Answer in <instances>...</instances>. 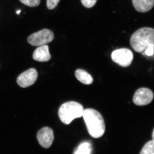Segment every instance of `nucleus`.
<instances>
[{"label":"nucleus","mask_w":154,"mask_h":154,"mask_svg":"<svg viewBox=\"0 0 154 154\" xmlns=\"http://www.w3.org/2000/svg\"><path fill=\"white\" fill-rule=\"evenodd\" d=\"M33 57L34 60L39 62H47L51 58L48 46L47 45L40 46L36 48L33 53Z\"/></svg>","instance_id":"9"},{"label":"nucleus","mask_w":154,"mask_h":154,"mask_svg":"<svg viewBox=\"0 0 154 154\" xmlns=\"http://www.w3.org/2000/svg\"><path fill=\"white\" fill-rule=\"evenodd\" d=\"M130 42L136 52H144L150 45H154V29L144 27L138 29L131 35Z\"/></svg>","instance_id":"2"},{"label":"nucleus","mask_w":154,"mask_h":154,"mask_svg":"<svg viewBox=\"0 0 154 154\" xmlns=\"http://www.w3.org/2000/svg\"><path fill=\"white\" fill-rule=\"evenodd\" d=\"M60 0H47V7L49 10L55 8Z\"/></svg>","instance_id":"16"},{"label":"nucleus","mask_w":154,"mask_h":154,"mask_svg":"<svg viewBox=\"0 0 154 154\" xmlns=\"http://www.w3.org/2000/svg\"><path fill=\"white\" fill-rule=\"evenodd\" d=\"M37 77L38 73L36 70L30 69L19 75L17 79V84L21 88H28L36 82Z\"/></svg>","instance_id":"7"},{"label":"nucleus","mask_w":154,"mask_h":154,"mask_svg":"<svg viewBox=\"0 0 154 154\" xmlns=\"http://www.w3.org/2000/svg\"><path fill=\"white\" fill-rule=\"evenodd\" d=\"M84 109L82 105L74 101L66 102L60 107L58 115L64 124H69L75 119L82 116Z\"/></svg>","instance_id":"3"},{"label":"nucleus","mask_w":154,"mask_h":154,"mask_svg":"<svg viewBox=\"0 0 154 154\" xmlns=\"http://www.w3.org/2000/svg\"><path fill=\"white\" fill-rule=\"evenodd\" d=\"M37 139L40 145L45 149L49 148L54 140L53 131L50 128L45 127L38 131Z\"/></svg>","instance_id":"8"},{"label":"nucleus","mask_w":154,"mask_h":154,"mask_svg":"<svg viewBox=\"0 0 154 154\" xmlns=\"http://www.w3.org/2000/svg\"><path fill=\"white\" fill-rule=\"evenodd\" d=\"M82 116L89 134L94 138L101 137L105 133L104 119L97 110L91 108L84 110Z\"/></svg>","instance_id":"1"},{"label":"nucleus","mask_w":154,"mask_h":154,"mask_svg":"<svg viewBox=\"0 0 154 154\" xmlns=\"http://www.w3.org/2000/svg\"><path fill=\"white\" fill-rule=\"evenodd\" d=\"M140 154H154V140H152L146 143Z\"/></svg>","instance_id":"13"},{"label":"nucleus","mask_w":154,"mask_h":154,"mask_svg":"<svg viewBox=\"0 0 154 154\" xmlns=\"http://www.w3.org/2000/svg\"><path fill=\"white\" fill-rule=\"evenodd\" d=\"M132 4L138 12L143 13L150 11L154 6V0H132Z\"/></svg>","instance_id":"10"},{"label":"nucleus","mask_w":154,"mask_h":154,"mask_svg":"<svg viewBox=\"0 0 154 154\" xmlns=\"http://www.w3.org/2000/svg\"><path fill=\"white\" fill-rule=\"evenodd\" d=\"M145 54L148 56L153 55L154 53V45H151L144 51Z\"/></svg>","instance_id":"17"},{"label":"nucleus","mask_w":154,"mask_h":154,"mask_svg":"<svg viewBox=\"0 0 154 154\" xmlns=\"http://www.w3.org/2000/svg\"><path fill=\"white\" fill-rule=\"evenodd\" d=\"M152 140H154V128L152 134Z\"/></svg>","instance_id":"18"},{"label":"nucleus","mask_w":154,"mask_h":154,"mask_svg":"<svg viewBox=\"0 0 154 154\" xmlns=\"http://www.w3.org/2000/svg\"><path fill=\"white\" fill-rule=\"evenodd\" d=\"M83 6L86 8H90L95 5L97 0H81Z\"/></svg>","instance_id":"15"},{"label":"nucleus","mask_w":154,"mask_h":154,"mask_svg":"<svg viewBox=\"0 0 154 154\" xmlns=\"http://www.w3.org/2000/svg\"><path fill=\"white\" fill-rule=\"evenodd\" d=\"M21 12V10H18V11H17V14H20V12Z\"/></svg>","instance_id":"19"},{"label":"nucleus","mask_w":154,"mask_h":154,"mask_svg":"<svg viewBox=\"0 0 154 154\" xmlns=\"http://www.w3.org/2000/svg\"><path fill=\"white\" fill-rule=\"evenodd\" d=\"M75 75L77 79L81 83L86 85H90L93 82V78L84 70L79 69L75 72Z\"/></svg>","instance_id":"11"},{"label":"nucleus","mask_w":154,"mask_h":154,"mask_svg":"<svg viewBox=\"0 0 154 154\" xmlns=\"http://www.w3.org/2000/svg\"><path fill=\"white\" fill-rule=\"evenodd\" d=\"M92 150L91 144L88 142H85L79 146L74 154H91Z\"/></svg>","instance_id":"12"},{"label":"nucleus","mask_w":154,"mask_h":154,"mask_svg":"<svg viewBox=\"0 0 154 154\" xmlns=\"http://www.w3.org/2000/svg\"><path fill=\"white\" fill-rule=\"evenodd\" d=\"M22 4L31 8L37 7L40 4L41 0H19Z\"/></svg>","instance_id":"14"},{"label":"nucleus","mask_w":154,"mask_h":154,"mask_svg":"<svg viewBox=\"0 0 154 154\" xmlns=\"http://www.w3.org/2000/svg\"><path fill=\"white\" fill-rule=\"evenodd\" d=\"M54 38V34L52 31L44 29L30 35L28 42L32 46H40L51 42Z\"/></svg>","instance_id":"4"},{"label":"nucleus","mask_w":154,"mask_h":154,"mask_svg":"<svg viewBox=\"0 0 154 154\" xmlns=\"http://www.w3.org/2000/svg\"><path fill=\"white\" fill-rule=\"evenodd\" d=\"M111 59L114 62L120 66H129L133 59V54L130 50L122 48L115 50L111 54Z\"/></svg>","instance_id":"5"},{"label":"nucleus","mask_w":154,"mask_h":154,"mask_svg":"<svg viewBox=\"0 0 154 154\" xmlns=\"http://www.w3.org/2000/svg\"><path fill=\"white\" fill-rule=\"evenodd\" d=\"M154 98V94L150 89L141 88L136 91L133 101L137 106H144L150 104Z\"/></svg>","instance_id":"6"}]
</instances>
